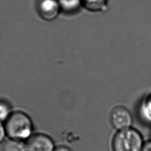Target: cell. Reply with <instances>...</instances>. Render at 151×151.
<instances>
[{
	"label": "cell",
	"instance_id": "2",
	"mask_svg": "<svg viewBox=\"0 0 151 151\" xmlns=\"http://www.w3.org/2000/svg\"><path fill=\"white\" fill-rule=\"evenodd\" d=\"M145 141L141 133L132 127L116 131L111 143L112 151H142Z\"/></svg>",
	"mask_w": 151,
	"mask_h": 151
},
{
	"label": "cell",
	"instance_id": "8",
	"mask_svg": "<svg viewBox=\"0 0 151 151\" xmlns=\"http://www.w3.org/2000/svg\"><path fill=\"white\" fill-rule=\"evenodd\" d=\"M2 151H27L24 141L9 139L2 146Z\"/></svg>",
	"mask_w": 151,
	"mask_h": 151
},
{
	"label": "cell",
	"instance_id": "9",
	"mask_svg": "<svg viewBox=\"0 0 151 151\" xmlns=\"http://www.w3.org/2000/svg\"><path fill=\"white\" fill-rule=\"evenodd\" d=\"M60 8L66 12H72L81 5V0H58Z\"/></svg>",
	"mask_w": 151,
	"mask_h": 151
},
{
	"label": "cell",
	"instance_id": "1",
	"mask_svg": "<svg viewBox=\"0 0 151 151\" xmlns=\"http://www.w3.org/2000/svg\"><path fill=\"white\" fill-rule=\"evenodd\" d=\"M4 126L9 139L27 141L33 134L32 121L27 114L21 111H12L4 122Z\"/></svg>",
	"mask_w": 151,
	"mask_h": 151
},
{
	"label": "cell",
	"instance_id": "11",
	"mask_svg": "<svg viewBox=\"0 0 151 151\" xmlns=\"http://www.w3.org/2000/svg\"><path fill=\"white\" fill-rule=\"evenodd\" d=\"M6 135V133L4 124H3V123L0 122V143L4 141Z\"/></svg>",
	"mask_w": 151,
	"mask_h": 151
},
{
	"label": "cell",
	"instance_id": "12",
	"mask_svg": "<svg viewBox=\"0 0 151 151\" xmlns=\"http://www.w3.org/2000/svg\"><path fill=\"white\" fill-rule=\"evenodd\" d=\"M142 151H151V140L145 142Z\"/></svg>",
	"mask_w": 151,
	"mask_h": 151
},
{
	"label": "cell",
	"instance_id": "6",
	"mask_svg": "<svg viewBox=\"0 0 151 151\" xmlns=\"http://www.w3.org/2000/svg\"><path fill=\"white\" fill-rule=\"evenodd\" d=\"M139 112L143 121L151 124V92L142 101L139 106Z\"/></svg>",
	"mask_w": 151,
	"mask_h": 151
},
{
	"label": "cell",
	"instance_id": "10",
	"mask_svg": "<svg viewBox=\"0 0 151 151\" xmlns=\"http://www.w3.org/2000/svg\"><path fill=\"white\" fill-rule=\"evenodd\" d=\"M12 113L9 103L4 100H0V122L4 123Z\"/></svg>",
	"mask_w": 151,
	"mask_h": 151
},
{
	"label": "cell",
	"instance_id": "7",
	"mask_svg": "<svg viewBox=\"0 0 151 151\" xmlns=\"http://www.w3.org/2000/svg\"><path fill=\"white\" fill-rule=\"evenodd\" d=\"M108 5V0H81V5L91 12L104 11Z\"/></svg>",
	"mask_w": 151,
	"mask_h": 151
},
{
	"label": "cell",
	"instance_id": "5",
	"mask_svg": "<svg viewBox=\"0 0 151 151\" xmlns=\"http://www.w3.org/2000/svg\"><path fill=\"white\" fill-rule=\"evenodd\" d=\"M38 9L40 15L44 20L51 21L57 17L61 8L57 0H41Z\"/></svg>",
	"mask_w": 151,
	"mask_h": 151
},
{
	"label": "cell",
	"instance_id": "4",
	"mask_svg": "<svg viewBox=\"0 0 151 151\" xmlns=\"http://www.w3.org/2000/svg\"><path fill=\"white\" fill-rule=\"evenodd\" d=\"M25 145L27 151H54L55 148L52 139L43 133L33 134Z\"/></svg>",
	"mask_w": 151,
	"mask_h": 151
},
{
	"label": "cell",
	"instance_id": "3",
	"mask_svg": "<svg viewBox=\"0 0 151 151\" xmlns=\"http://www.w3.org/2000/svg\"><path fill=\"white\" fill-rule=\"evenodd\" d=\"M109 120L111 126L116 131L132 127L133 123L132 113L126 107L122 105L116 106L111 110Z\"/></svg>",
	"mask_w": 151,
	"mask_h": 151
},
{
	"label": "cell",
	"instance_id": "13",
	"mask_svg": "<svg viewBox=\"0 0 151 151\" xmlns=\"http://www.w3.org/2000/svg\"><path fill=\"white\" fill-rule=\"evenodd\" d=\"M54 151H72L70 148L64 146H59L55 147Z\"/></svg>",
	"mask_w": 151,
	"mask_h": 151
}]
</instances>
